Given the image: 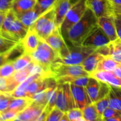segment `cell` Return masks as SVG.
<instances>
[{
  "label": "cell",
  "mask_w": 121,
  "mask_h": 121,
  "mask_svg": "<svg viewBox=\"0 0 121 121\" xmlns=\"http://www.w3.org/2000/svg\"><path fill=\"white\" fill-rule=\"evenodd\" d=\"M98 27V18L87 8L82 18L69 30L66 39L72 46H82L85 40Z\"/></svg>",
  "instance_id": "1"
},
{
  "label": "cell",
  "mask_w": 121,
  "mask_h": 121,
  "mask_svg": "<svg viewBox=\"0 0 121 121\" xmlns=\"http://www.w3.org/2000/svg\"><path fill=\"white\" fill-rule=\"evenodd\" d=\"M29 28L17 18L11 9L7 13L4 21L0 25V36L20 43L26 36Z\"/></svg>",
  "instance_id": "2"
},
{
  "label": "cell",
  "mask_w": 121,
  "mask_h": 121,
  "mask_svg": "<svg viewBox=\"0 0 121 121\" xmlns=\"http://www.w3.org/2000/svg\"><path fill=\"white\" fill-rule=\"evenodd\" d=\"M30 55L35 63L39 65L44 70L50 73L51 66L58 57L56 52L43 39L40 40L37 49Z\"/></svg>",
  "instance_id": "3"
},
{
  "label": "cell",
  "mask_w": 121,
  "mask_h": 121,
  "mask_svg": "<svg viewBox=\"0 0 121 121\" xmlns=\"http://www.w3.org/2000/svg\"><path fill=\"white\" fill-rule=\"evenodd\" d=\"M57 27L54 5L41 14L30 28L34 30L40 39H44L49 36Z\"/></svg>",
  "instance_id": "4"
},
{
  "label": "cell",
  "mask_w": 121,
  "mask_h": 121,
  "mask_svg": "<svg viewBox=\"0 0 121 121\" xmlns=\"http://www.w3.org/2000/svg\"><path fill=\"white\" fill-rule=\"evenodd\" d=\"M96 50L84 46H69L68 50L61 56L58 57L54 63L70 65H81L86 58Z\"/></svg>",
  "instance_id": "5"
},
{
  "label": "cell",
  "mask_w": 121,
  "mask_h": 121,
  "mask_svg": "<svg viewBox=\"0 0 121 121\" xmlns=\"http://www.w3.org/2000/svg\"><path fill=\"white\" fill-rule=\"evenodd\" d=\"M87 8L86 0H77L70 7L60 27L65 40L69 30L82 18Z\"/></svg>",
  "instance_id": "6"
},
{
  "label": "cell",
  "mask_w": 121,
  "mask_h": 121,
  "mask_svg": "<svg viewBox=\"0 0 121 121\" xmlns=\"http://www.w3.org/2000/svg\"><path fill=\"white\" fill-rule=\"evenodd\" d=\"M52 76L56 79L62 77H78L89 76L87 72L84 70L81 65H70L54 63L50 67Z\"/></svg>",
  "instance_id": "7"
},
{
  "label": "cell",
  "mask_w": 121,
  "mask_h": 121,
  "mask_svg": "<svg viewBox=\"0 0 121 121\" xmlns=\"http://www.w3.org/2000/svg\"><path fill=\"white\" fill-rule=\"evenodd\" d=\"M56 106L65 112L76 108L70 83L58 84Z\"/></svg>",
  "instance_id": "8"
},
{
  "label": "cell",
  "mask_w": 121,
  "mask_h": 121,
  "mask_svg": "<svg viewBox=\"0 0 121 121\" xmlns=\"http://www.w3.org/2000/svg\"><path fill=\"white\" fill-rule=\"evenodd\" d=\"M43 40L56 52L58 57L65 54L69 50V46L66 43L61 30L59 27H57L49 36Z\"/></svg>",
  "instance_id": "9"
},
{
  "label": "cell",
  "mask_w": 121,
  "mask_h": 121,
  "mask_svg": "<svg viewBox=\"0 0 121 121\" xmlns=\"http://www.w3.org/2000/svg\"><path fill=\"white\" fill-rule=\"evenodd\" d=\"M86 4L98 18L112 16V1L109 0H86Z\"/></svg>",
  "instance_id": "10"
},
{
  "label": "cell",
  "mask_w": 121,
  "mask_h": 121,
  "mask_svg": "<svg viewBox=\"0 0 121 121\" xmlns=\"http://www.w3.org/2000/svg\"><path fill=\"white\" fill-rule=\"evenodd\" d=\"M111 41L109 38L99 26V27L85 40L82 46L97 49L99 47L108 44Z\"/></svg>",
  "instance_id": "11"
},
{
  "label": "cell",
  "mask_w": 121,
  "mask_h": 121,
  "mask_svg": "<svg viewBox=\"0 0 121 121\" xmlns=\"http://www.w3.org/2000/svg\"><path fill=\"white\" fill-rule=\"evenodd\" d=\"M46 106L39 105L33 102L26 109L19 112L15 121H37L38 118Z\"/></svg>",
  "instance_id": "12"
},
{
  "label": "cell",
  "mask_w": 121,
  "mask_h": 121,
  "mask_svg": "<svg viewBox=\"0 0 121 121\" xmlns=\"http://www.w3.org/2000/svg\"><path fill=\"white\" fill-rule=\"evenodd\" d=\"M70 87L76 108L82 109L87 105L93 103L87 93L86 87L76 86L71 83Z\"/></svg>",
  "instance_id": "13"
},
{
  "label": "cell",
  "mask_w": 121,
  "mask_h": 121,
  "mask_svg": "<svg viewBox=\"0 0 121 121\" xmlns=\"http://www.w3.org/2000/svg\"><path fill=\"white\" fill-rule=\"evenodd\" d=\"M98 25L111 41L118 39L114 18L112 16L102 17L98 18Z\"/></svg>",
  "instance_id": "14"
},
{
  "label": "cell",
  "mask_w": 121,
  "mask_h": 121,
  "mask_svg": "<svg viewBox=\"0 0 121 121\" xmlns=\"http://www.w3.org/2000/svg\"><path fill=\"white\" fill-rule=\"evenodd\" d=\"M90 76L112 86L121 87V78L118 76L113 71H95L91 73Z\"/></svg>",
  "instance_id": "15"
},
{
  "label": "cell",
  "mask_w": 121,
  "mask_h": 121,
  "mask_svg": "<svg viewBox=\"0 0 121 121\" xmlns=\"http://www.w3.org/2000/svg\"><path fill=\"white\" fill-rule=\"evenodd\" d=\"M44 13V12L36 3L35 6L32 9L16 15L18 18L26 27L30 28L35 22V21L39 18V17Z\"/></svg>",
  "instance_id": "16"
},
{
  "label": "cell",
  "mask_w": 121,
  "mask_h": 121,
  "mask_svg": "<svg viewBox=\"0 0 121 121\" xmlns=\"http://www.w3.org/2000/svg\"><path fill=\"white\" fill-rule=\"evenodd\" d=\"M73 3L71 0H57L55 7V22L57 27L60 28L66 14Z\"/></svg>",
  "instance_id": "17"
},
{
  "label": "cell",
  "mask_w": 121,
  "mask_h": 121,
  "mask_svg": "<svg viewBox=\"0 0 121 121\" xmlns=\"http://www.w3.org/2000/svg\"><path fill=\"white\" fill-rule=\"evenodd\" d=\"M40 40L41 39L37 34L34 30L29 28L26 36L20 43L23 46L26 53L31 54L37 49Z\"/></svg>",
  "instance_id": "18"
},
{
  "label": "cell",
  "mask_w": 121,
  "mask_h": 121,
  "mask_svg": "<svg viewBox=\"0 0 121 121\" xmlns=\"http://www.w3.org/2000/svg\"><path fill=\"white\" fill-rule=\"evenodd\" d=\"M25 53L26 52L23 46L21 43H18L9 50L0 54L1 66L7 63H13Z\"/></svg>",
  "instance_id": "19"
},
{
  "label": "cell",
  "mask_w": 121,
  "mask_h": 121,
  "mask_svg": "<svg viewBox=\"0 0 121 121\" xmlns=\"http://www.w3.org/2000/svg\"><path fill=\"white\" fill-rule=\"evenodd\" d=\"M104 57H103L101 54L95 50L86 58L81 65L83 66L84 70L87 72L90 76L91 73L96 70L99 61Z\"/></svg>",
  "instance_id": "20"
},
{
  "label": "cell",
  "mask_w": 121,
  "mask_h": 121,
  "mask_svg": "<svg viewBox=\"0 0 121 121\" xmlns=\"http://www.w3.org/2000/svg\"><path fill=\"white\" fill-rule=\"evenodd\" d=\"M108 98L109 106L121 113V87L112 86Z\"/></svg>",
  "instance_id": "21"
},
{
  "label": "cell",
  "mask_w": 121,
  "mask_h": 121,
  "mask_svg": "<svg viewBox=\"0 0 121 121\" xmlns=\"http://www.w3.org/2000/svg\"><path fill=\"white\" fill-rule=\"evenodd\" d=\"M36 3L37 0H17L13 3L11 9L15 15H18L32 9Z\"/></svg>",
  "instance_id": "22"
},
{
  "label": "cell",
  "mask_w": 121,
  "mask_h": 121,
  "mask_svg": "<svg viewBox=\"0 0 121 121\" xmlns=\"http://www.w3.org/2000/svg\"><path fill=\"white\" fill-rule=\"evenodd\" d=\"M33 102V99L28 97L14 98L11 102L10 105L7 109L14 111L19 113L31 104Z\"/></svg>",
  "instance_id": "23"
},
{
  "label": "cell",
  "mask_w": 121,
  "mask_h": 121,
  "mask_svg": "<svg viewBox=\"0 0 121 121\" xmlns=\"http://www.w3.org/2000/svg\"><path fill=\"white\" fill-rule=\"evenodd\" d=\"M100 82L97 80L96 79L90 76L89 81L88 84L86 86V91L91 98L92 102L96 101L98 98V93H99V87H100Z\"/></svg>",
  "instance_id": "24"
},
{
  "label": "cell",
  "mask_w": 121,
  "mask_h": 121,
  "mask_svg": "<svg viewBox=\"0 0 121 121\" xmlns=\"http://www.w3.org/2000/svg\"><path fill=\"white\" fill-rule=\"evenodd\" d=\"M119 65L110 56L104 57L99 61L96 71H114Z\"/></svg>",
  "instance_id": "25"
},
{
  "label": "cell",
  "mask_w": 121,
  "mask_h": 121,
  "mask_svg": "<svg viewBox=\"0 0 121 121\" xmlns=\"http://www.w3.org/2000/svg\"><path fill=\"white\" fill-rule=\"evenodd\" d=\"M108 46L110 50L109 56L121 65V40L118 39L111 41Z\"/></svg>",
  "instance_id": "26"
},
{
  "label": "cell",
  "mask_w": 121,
  "mask_h": 121,
  "mask_svg": "<svg viewBox=\"0 0 121 121\" xmlns=\"http://www.w3.org/2000/svg\"><path fill=\"white\" fill-rule=\"evenodd\" d=\"M85 121H99V116L94 103L89 104L82 109Z\"/></svg>",
  "instance_id": "27"
},
{
  "label": "cell",
  "mask_w": 121,
  "mask_h": 121,
  "mask_svg": "<svg viewBox=\"0 0 121 121\" xmlns=\"http://www.w3.org/2000/svg\"><path fill=\"white\" fill-rule=\"evenodd\" d=\"M33 61V59L30 54L25 53L21 56L18 58L13 63L15 71L20 70L27 67Z\"/></svg>",
  "instance_id": "28"
},
{
  "label": "cell",
  "mask_w": 121,
  "mask_h": 121,
  "mask_svg": "<svg viewBox=\"0 0 121 121\" xmlns=\"http://www.w3.org/2000/svg\"><path fill=\"white\" fill-rule=\"evenodd\" d=\"M93 103L95 105L97 112H98L99 121H102V117L104 111L109 107L108 96L101 99H99V100H97Z\"/></svg>",
  "instance_id": "29"
},
{
  "label": "cell",
  "mask_w": 121,
  "mask_h": 121,
  "mask_svg": "<svg viewBox=\"0 0 121 121\" xmlns=\"http://www.w3.org/2000/svg\"><path fill=\"white\" fill-rule=\"evenodd\" d=\"M69 121H85L83 118L82 109L77 108L72 109L66 112Z\"/></svg>",
  "instance_id": "30"
},
{
  "label": "cell",
  "mask_w": 121,
  "mask_h": 121,
  "mask_svg": "<svg viewBox=\"0 0 121 121\" xmlns=\"http://www.w3.org/2000/svg\"><path fill=\"white\" fill-rule=\"evenodd\" d=\"M18 43L0 36V54L9 50Z\"/></svg>",
  "instance_id": "31"
},
{
  "label": "cell",
  "mask_w": 121,
  "mask_h": 121,
  "mask_svg": "<svg viewBox=\"0 0 121 121\" xmlns=\"http://www.w3.org/2000/svg\"><path fill=\"white\" fill-rule=\"evenodd\" d=\"M13 98L8 93L0 92V112H4L8 108Z\"/></svg>",
  "instance_id": "32"
},
{
  "label": "cell",
  "mask_w": 121,
  "mask_h": 121,
  "mask_svg": "<svg viewBox=\"0 0 121 121\" xmlns=\"http://www.w3.org/2000/svg\"><path fill=\"white\" fill-rule=\"evenodd\" d=\"M15 72L13 63H7L1 65L0 68V76L8 78L13 75Z\"/></svg>",
  "instance_id": "33"
},
{
  "label": "cell",
  "mask_w": 121,
  "mask_h": 121,
  "mask_svg": "<svg viewBox=\"0 0 121 121\" xmlns=\"http://www.w3.org/2000/svg\"><path fill=\"white\" fill-rule=\"evenodd\" d=\"M65 113V112L56 106L50 112L46 121H60Z\"/></svg>",
  "instance_id": "34"
},
{
  "label": "cell",
  "mask_w": 121,
  "mask_h": 121,
  "mask_svg": "<svg viewBox=\"0 0 121 121\" xmlns=\"http://www.w3.org/2000/svg\"><path fill=\"white\" fill-rule=\"evenodd\" d=\"M111 87H112L111 85H109V84L106 83L100 82V87H99V93H98L96 101L99 100V99H101L102 98L108 96V95L109 94L110 92H111Z\"/></svg>",
  "instance_id": "35"
},
{
  "label": "cell",
  "mask_w": 121,
  "mask_h": 121,
  "mask_svg": "<svg viewBox=\"0 0 121 121\" xmlns=\"http://www.w3.org/2000/svg\"><path fill=\"white\" fill-rule=\"evenodd\" d=\"M18 114V112L7 109L4 112H0V120L1 121H15Z\"/></svg>",
  "instance_id": "36"
},
{
  "label": "cell",
  "mask_w": 121,
  "mask_h": 121,
  "mask_svg": "<svg viewBox=\"0 0 121 121\" xmlns=\"http://www.w3.org/2000/svg\"><path fill=\"white\" fill-rule=\"evenodd\" d=\"M121 115V113L118 112L117 110L113 108H111L109 106L105 111L102 117V121H107L108 119L109 118H113V117H117V116Z\"/></svg>",
  "instance_id": "37"
},
{
  "label": "cell",
  "mask_w": 121,
  "mask_h": 121,
  "mask_svg": "<svg viewBox=\"0 0 121 121\" xmlns=\"http://www.w3.org/2000/svg\"><path fill=\"white\" fill-rule=\"evenodd\" d=\"M56 1L57 0H37V4L45 12L53 7Z\"/></svg>",
  "instance_id": "38"
},
{
  "label": "cell",
  "mask_w": 121,
  "mask_h": 121,
  "mask_svg": "<svg viewBox=\"0 0 121 121\" xmlns=\"http://www.w3.org/2000/svg\"><path fill=\"white\" fill-rule=\"evenodd\" d=\"M58 87V85H57ZM57 87L54 89L53 91V93H52V96H51L49 100H48V104L46 105V109L47 110V112L50 113L52 109L56 107V100H57Z\"/></svg>",
  "instance_id": "39"
},
{
  "label": "cell",
  "mask_w": 121,
  "mask_h": 121,
  "mask_svg": "<svg viewBox=\"0 0 121 121\" xmlns=\"http://www.w3.org/2000/svg\"><path fill=\"white\" fill-rule=\"evenodd\" d=\"M15 0H0V11H8L11 9Z\"/></svg>",
  "instance_id": "40"
},
{
  "label": "cell",
  "mask_w": 121,
  "mask_h": 121,
  "mask_svg": "<svg viewBox=\"0 0 121 121\" xmlns=\"http://www.w3.org/2000/svg\"><path fill=\"white\" fill-rule=\"evenodd\" d=\"M112 9L113 17L121 20V4H115L112 1Z\"/></svg>",
  "instance_id": "41"
},
{
  "label": "cell",
  "mask_w": 121,
  "mask_h": 121,
  "mask_svg": "<svg viewBox=\"0 0 121 121\" xmlns=\"http://www.w3.org/2000/svg\"><path fill=\"white\" fill-rule=\"evenodd\" d=\"M96 51L97 52H98L100 54H101L103 57L109 56L110 50L108 44L97 48V49L96 50Z\"/></svg>",
  "instance_id": "42"
},
{
  "label": "cell",
  "mask_w": 121,
  "mask_h": 121,
  "mask_svg": "<svg viewBox=\"0 0 121 121\" xmlns=\"http://www.w3.org/2000/svg\"><path fill=\"white\" fill-rule=\"evenodd\" d=\"M115 23L116 28H117V34L119 39L121 40V20H118L117 18H115Z\"/></svg>",
  "instance_id": "43"
},
{
  "label": "cell",
  "mask_w": 121,
  "mask_h": 121,
  "mask_svg": "<svg viewBox=\"0 0 121 121\" xmlns=\"http://www.w3.org/2000/svg\"><path fill=\"white\" fill-rule=\"evenodd\" d=\"M69 121V118L68 117H67V114H66V113L65 112V115H63V117H62V118H61V121Z\"/></svg>",
  "instance_id": "44"
},
{
  "label": "cell",
  "mask_w": 121,
  "mask_h": 121,
  "mask_svg": "<svg viewBox=\"0 0 121 121\" xmlns=\"http://www.w3.org/2000/svg\"><path fill=\"white\" fill-rule=\"evenodd\" d=\"M112 2L115 4H121V0H112Z\"/></svg>",
  "instance_id": "45"
},
{
  "label": "cell",
  "mask_w": 121,
  "mask_h": 121,
  "mask_svg": "<svg viewBox=\"0 0 121 121\" xmlns=\"http://www.w3.org/2000/svg\"><path fill=\"white\" fill-rule=\"evenodd\" d=\"M109 1H112V0H109Z\"/></svg>",
  "instance_id": "46"
},
{
  "label": "cell",
  "mask_w": 121,
  "mask_h": 121,
  "mask_svg": "<svg viewBox=\"0 0 121 121\" xmlns=\"http://www.w3.org/2000/svg\"><path fill=\"white\" fill-rule=\"evenodd\" d=\"M15 1H17V0H15Z\"/></svg>",
  "instance_id": "47"
}]
</instances>
